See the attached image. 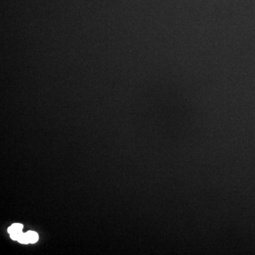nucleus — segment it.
<instances>
[{"label":"nucleus","mask_w":255,"mask_h":255,"mask_svg":"<svg viewBox=\"0 0 255 255\" xmlns=\"http://www.w3.org/2000/svg\"><path fill=\"white\" fill-rule=\"evenodd\" d=\"M23 225L20 223H15L11 227L8 228V232L9 234H12L14 233L22 232Z\"/></svg>","instance_id":"obj_1"},{"label":"nucleus","mask_w":255,"mask_h":255,"mask_svg":"<svg viewBox=\"0 0 255 255\" xmlns=\"http://www.w3.org/2000/svg\"><path fill=\"white\" fill-rule=\"evenodd\" d=\"M26 235H27L29 243H35L38 241V236L36 232L28 231V232L26 233Z\"/></svg>","instance_id":"obj_2"},{"label":"nucleus","mask_w":255,"mask_h":255,"mask_svg":"<svg viewBox=\"0 0 255 255\" xmlns=\"http://www.w3.org/2000/svg\"><path fill=\"white\" fill-rule=\"evenodd\" d=\"M17 241L19 242L21 244H28V243H29L26 233H22V234L21 235Z\"/></svg>","instance_id":"obj_3"},{"label":"nucleus","mask_w":255,"mask_h":255,"mask_svg":"<svg viewBox=\"0 0 255 255\" xmlns=\"http://www.w3.org/2000/svg\"><path fill=\"white\" fill-rule=\"evenodd\" d=\"M21 234H22V232L14 233L12 234H10V237H11L13 241H18Z\"/></svg>","instance_id":"obj_4"}]
</instances>
